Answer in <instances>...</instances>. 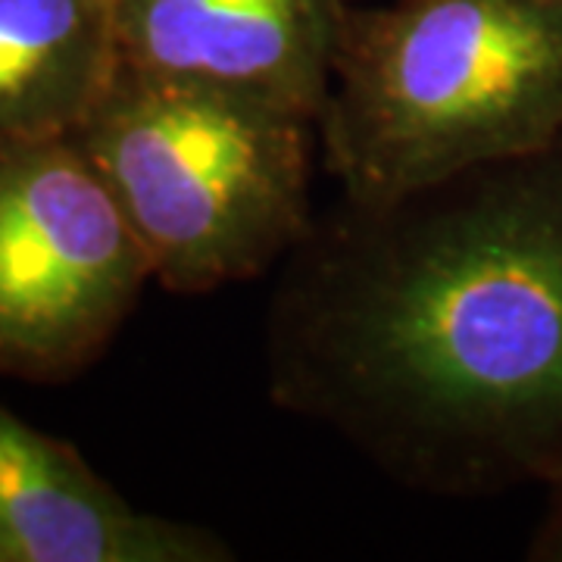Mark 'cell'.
<instances>
[{"mask_svg":"<svg viewBox=\"0 0 562 562\" xmlns=\"http://www.w3.org/2000/svg\"><path fill=\"white\" fill-rule=\"evenodd\" d=\"M272 403L431 497L562 479V138L384 203L279 266Z\"/></svg>","mask_w":562,"mask_h":562,"instance_id":"cell-1","label":"cell"},{"mask_svg":"<svg viewBox=\"0 0 562 562\" xmlns=\"http://www.w3.org/2000/svg\"><path fill=\"white\" fill-rule=\"evenodd\" d=\"M560 138L562 0L347 7L319 113L344 201H394Z\"/></svg>","mask_w":562,"mask_h":562,"instance_id":"cell-2","label":"cell"},{"mask_svg":"<svg viewBox=\"0 0 562 562\" xmlns=\"http://www.w3.org/2000/svg\"><path fill=\"white\" fill-rule=\"evenodd\" d=\"M72 138L172 294L257 279L316 222L319 122L276 103L120 60Z\"/></svg>","mask_w":562,"mask_h":562,"instance_id":"cell-3","label":"cell"},{"mask_svg":"<svg viewBox=\"0 0 562 562\" xmlns=\"http://www.w3.org/2000/svg\"><path fill=\"white\" fill-rule=\"evenodd\" d=\"M147 281L150 257L72 132L0 135V379H76Z\"/></svg>","mask_w":562,"mask_h":562,"instance_id":"cell-4","label":"cell"},{"mask_svg":"<svg viewBox=\"0 0 562 562\" xmlns=\"http://www.w3.org/2000/svg\"><path fill=\"white\" fill-rule=\"evenodd\" d=\"M353 0H113L120 60L319 122Z\"/></svg>","mask_w":562,"mask_h":562,"instance_id":"cell-5","label":"cell"},{"mask_svg":"<svg viewBox=\"0 0 562 562\" xmlns=\"http://www.w3.org/2000/svg\"><path fill=\"white\" fill-rule=\"evenodd\" d=\"M201 525L144 513L72 443L0 403V562H228Z\"/></svg>","mask_w":562,"mask_h":562,"instance_id":"cell-6","label":"cell"},{"mask_svg":"<svg viewBox=\"0 0 562 562\" xmlns=\"http://www.w3.org/2000/svg\"><path fill=\"white\" fill-rule=\"evenodd\" d=\"M116 66L113 0H0V135L72 132Z\"/></svg>","mask_w":562,"mask_h":562,"instance_id":"cell-7","label":"cell"},{"mask_svg":"<svg viewBox=\"0 0 562 562\" xmlns=\"http://www.w3.org/2000/svg\"><path fill=\"white\" fill-rule=\"evenodd\" d=\"M528 560L562 562V479L547 484V509L543 519L528 543Z\"/></svg>","mask_w":562,"mask_h":562,"instance_id":"cell-8","label":"cell"}]
</instances>
